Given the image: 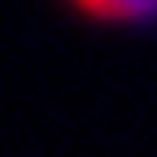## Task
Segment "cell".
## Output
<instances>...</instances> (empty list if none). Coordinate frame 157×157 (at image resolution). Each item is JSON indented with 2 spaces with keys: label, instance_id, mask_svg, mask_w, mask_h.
I'll list each match as a JSON object with an SVG mask.
<instances>
[{
  "label": "cell",
  "instance_id": "6da1fadb",
  "mask_svg": "<svg viewBox=\"0 0 157 157\" xmlns=\"http://www.w3.org/2000/svg\"><path fill=\"white\" fill-rule=\"evenodd\" d=\"M75 4L97 19H142L157 11V0H75Z\"/></svg>",
  "mask_w": 157,
  "mask_h": 157
}]
</instances>
